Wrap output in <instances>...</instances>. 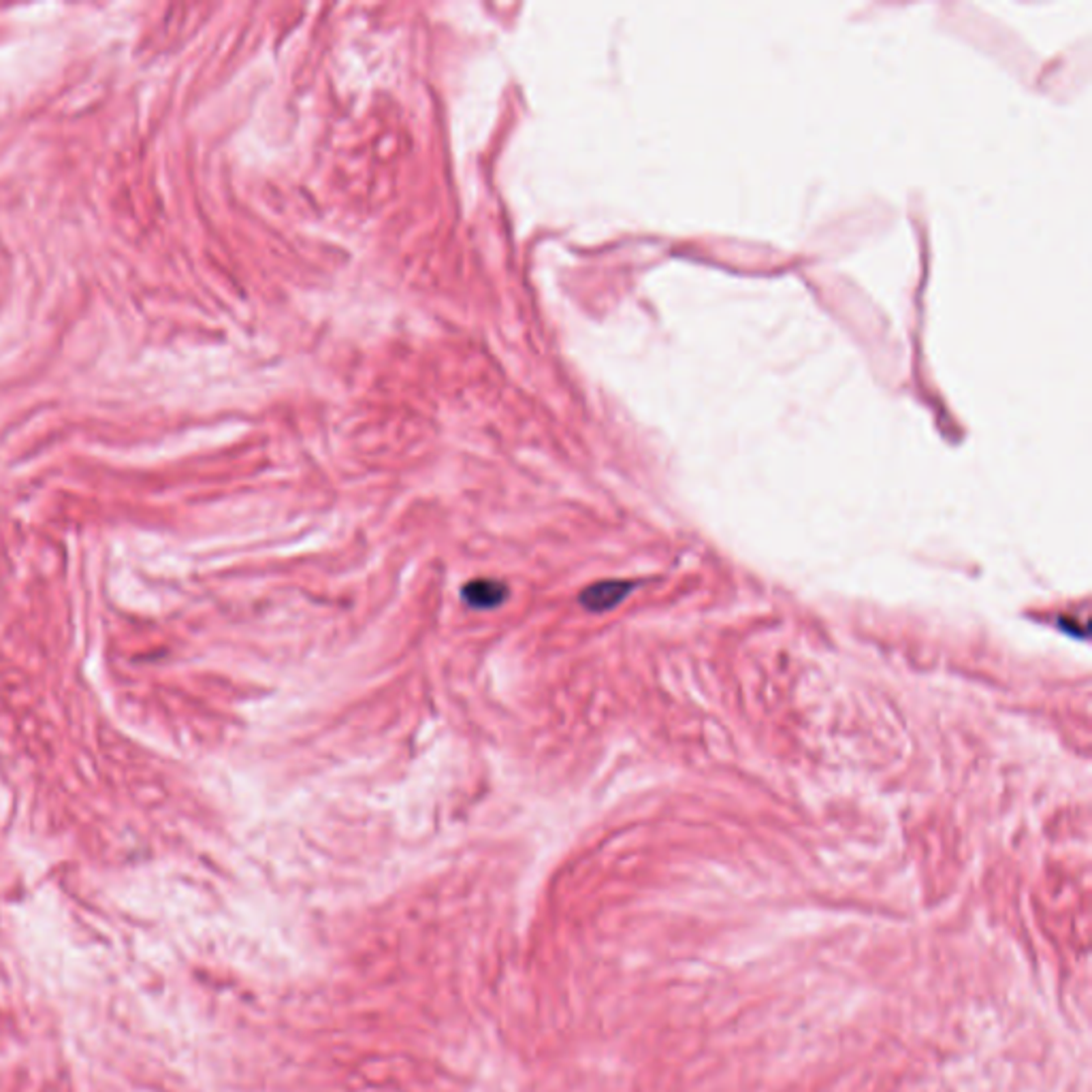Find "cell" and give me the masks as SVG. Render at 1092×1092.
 Here are the masks:
<instances>
[{
    "mask_svg": "<svg viewBox=\"0 0 1092 1092\" xmlns=\"http://www.w3.org/2000/svg\"><path fill=\"white\" fill-rule=\"evenodd\" d=\"M632 589H634V583H630V580H602V583L591 585L580 593V604H583L589 613L613 611L617 604H621L628 598Z\"/></svg>",
    "mask_w": 1092,
    "mask_h": 1092,
    "instance_id": "obj_1",
    "label": "cell"
},
{
    "mask_svg": "<svg viewBox=\"0 0 1092 1092\" xmlns=\"http://www.w3.org/2000/svg\"><path fill=\"white\" fill-rule=\"evenodd\" d=\"M461 598L474 611H491L508 598V587L493 578H476L463 587Z\"/></svg>",
    "mask_w": 1092,
    "mask_h": 1092,
    "instance_id": "obj_2",
    "label": "cell"
}]
</instances>
